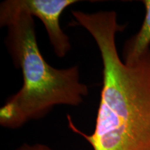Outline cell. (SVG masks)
<instances>
[{"instance_id": "obj_1", "label": "cell", "mask_w": 150, "mask_h": 150, "mask_svg": "<svg viewBox=\"0 0 150 150\" xmlns=\"http://www.w3.org/2000/svg\"><path fill=\"white\" fill-rule=\"evenodd\" d=\"M76 24L95 41L102 61L103 83L93 133L86 134L67 115L69 128L93 150H150V50L133 65L120 57L113 11L72 13Z\"/></svg>"}, {"instance_id": "obj_2", "label": "cell", "mask_w": 150, "mask_h": 150, "mask_svg": "<svg viewBox=\"0 0 150 150\" xmlns=\"http://www.w3.org/2000/svg\"><path fill=\"white\" fill-rule=\"evenodd\" d=\"M0 27L7 28L5 45L13 65L22 71L23 84L0 109V125L18 129L44 117L58 105L77 106L88 95L80 81L78 65L57 69L39 50L33 17L26 12H0Z\"/></svg>"}, {"instance_id": "obj_3", "label": "cell", "mask_w": 150, "mask_h": 150, "mask_svg": "<svg viewBox=\"0 0 150 150\" xmlns=\"http://www.w3.org/2000/svg\"><path fill=\"white\" fill-rule=\"evenodd\" d=\"M76 0H6L0 4V12H26L42 22L54 53L63 58L71 50L70 38L61 27L60 18Z\"/></svg>"}, {"instance_id": "obj_4", "label": "cell", "mask_w": 150, "mask_h": 150, "mask_svg": "<svg viewBox=\"0 0 150 150\" xmlns=\"http://www.w3.org/2000/svg\"><path fill=\"white\" fill-rule=\"evenodd\" d=\"M145 16L139 31L128 39L122 50V61L133 65L150 50V0H143Z\"/></svg>"}, {"instance_id": "obj_5", "label": "cell", "mask_w": 150, "mask_h": 150, "mask_svg": "<svg viewBox=\"0 0 150 150\" xmlns=\"http://www.w3.org/2000/svg\"><path fill=\"white\" fill-rule=\"evenodd\" d=\"M16 150H52L47 145L44 144L36 143L34 145H29V144H23L21 147L18 148Z\"/></svg>"}]
</instances>
